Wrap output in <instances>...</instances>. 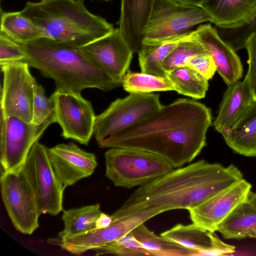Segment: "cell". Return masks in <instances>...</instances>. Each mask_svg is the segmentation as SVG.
<instances>
[{
  "mask_svg": "<svg viewBox=\"0 0 256 256\" xmlns=\"http://www.w3.org/2000/svg\"><path fill=\"white\" fill-rule=\"evenodd\" d=\"M210 110L194 100L178 98L98 142L100 148H126L154 154L174 168L192 162L206 145Z\"/></svg>",
  "mask_w": 256,
  "mask_h": 256,
  "instance_id": "1",
  "label": "cell"
},
{
  "mask_svg": "<svg viewBox=\"0 0 256 256\" xmlns=\"http://www.w3.org/2000/svg\"><path fill=\"white\" fill-rule=\"evenodd\" d=\"M242 178L233 164L225 167L201 160L140 186L111 216L118 219L150 211L188 210Z\"/></svg>",
  "mask_w": 256,
  "mask_h": 256,
  "instance_id": "2",
  "label": "cell"
},
{
  "mask_svg": "<svg viewBox=\"0 0 256 256\" xmlns=\"http://www.w3.org/2000/svg\"><path fill=\"white\" fill-rule=\"evenodd\" d=\"M20 44L26 55L23 61L54 80L56 90L80 93L96 88L106 92L122 85L94 64L80 47L45 37Z\"/></svg>",
  "mask_w": 256,
  "mask_h": 256,
  "instance_id": "3",
  "label": "cell"
},
{
  "mask_svg": "<svg viewBox=\"0 0 256 256\" xmlns=\"http://www.w3.org/2000/svg\"><path fill=\"white\" fill-rule=\"evenodd\" d=\"M20 12L42 30L44 37L78 47L114 29L104 18L89 12L83 0L28 2Z\"/></svg>",
  "mask_w": 256,
  "mask_h": 256,
  "instance_id": "4",
  "label": "cell"
},
{
  "mask_svg": "<svg viewBox=\"0 0 256 256\" xmlns=\"http://www.w3.org/2000/svg\"><path fill=\"white\" fill-rule=\"evenodd\" d=\"M104 158L106 177L116 186L126 188L141 186L174 168L160 156L139 149L112 148Z\"/></svg>",
  "mask_w": 256,
  "mask_h": 256,
  "instance_id": "5",
  "label": "cell"
},
{
  "mask_svg": "<svg viewBox=\"0 0 256 256\" xmlns=\"http://www.w3.org/2000/svg\"><path fill=\"white\" fill-rule=\"evenodd\" d=\"M206 22H212V18L200 6L176 0H156L142 43L160 42L188 33L194 26Z\"/></svg>",
  "mask_w": 256,
  "mask_h": 256,
  "instance_id": "6",
  "label": "cell"
},
{
  "mask_svg": "<svg viewBox=\"0 0 256 256\" xmlns=\"http://www.w3.org/2000/svg\"><path fill=\"white\" fill-rule=\"evenodd\" d=\"M41 214L55 216L62 210L65 188L52 166L48 148L38 142L30 150L22 167Z\"/></svg>",
  "mask_w": 256,
  "mask_h": 256,
  "instance_id": "7",
  "label": "cell"
},
{
  "mask_svg": "<svg viewBox=\"0 0 256 256\" xmlns=\"http://www.w3.org/2000/svg\"><path fill=\"white\" fill-rule=\"evenodd\" d=\"M162 106L160 96L152 92L130 93L116 100L96 116L94 134L97 142L135 124Z\"/></svg>",
  "mask_w": 256,
  "mask_h": 256,
  "instance_id": "8",
  "label": "cell"
},
{
  "mask_svg": "<svg viewBox=\"0 0 256 256\" xmlns=\"http://www.w3.org/2000/svg\"><path fill=\"white\" fill-rule=\"evenodd\" d=\"M2 202L15 228L26 234H32L39 226L41 214L32 189L22 168L1 172Z\"/></svg>",
  "mask_w": 256,
  "mask_h": 256,
  "instance_id": "9",
  "label": "cell"
},
{
  "mask_svg": "<svg viewBox=\"0 0 256 256\" xmlns=\"http://www.w3.org/2000/svg\"><path fill=\"white\" fill-rule=\"evenodd\" d=\"M54 122V117L38 126L17 117H4L0 114L1 172L22 168L33 145Z\"/></svg>",
  "mask_w": 256,
  "mask_h": 256,
  "instance_id": "10",
  "label": "cell"
},
{
  "mask_svg": "<svg viewBox=\"0 0 256 256\" xmlns=\"http://www.w3.org/2000/svg\"><path fill=\"white\" fill-rule=\"evenodd\" d=\"M3 74L0 114L32 122L34 91L38 84L24 61L0 64Z\"/></svg>",
  "mask_w": 256,
  "mask_h": 256,
  "instance_id": "11",
  "label": "cell"
},
{
  "mask_svg": "<svg viewBox=\"0 0 256 256\" xmlns=\"http://www.w3.org/2000/svg\"><path fill=\"white\" fill-rule=\"evenodd\" d=\"M52 96L55 105V122L61 126L62 136L88 145L94 134L96 116L90 102L80 93L56 90Z\"/></svg>",
  "mask_w": 256,
  "mask_h": 256,
  "instance_id": "12",
  "label": "cell"
},
{
  "mask_svg": "<svg viewBox=\"0 0 256 256\" xmlns=\"http://www.w3.org/2000/svg\"><path fill=\"white\" fill-rule=\"evenodd\" d=\"M158 214L156 212L151 211L112 219L110 224L106 228H95L85 234L66 238H54L48 240V242L79 256L118 240L139 224Z\"/></svg>",
  "mask_w": 256,
  "mask_h": 256,
  "instance_id": "13",
  "label": "cell"
},
{
  "mask_svg": "<svg viewBox=\"0 0 256 256\" xmlns=\"http://www.w3.org/2000/svg\"><path fill=\"white\" fill-rule=\"evenodd\" d=\"M80 48L94 64L122 84L134 53L119 28Z\"/></svg>",
  "mask_w": 256,
  "mask_h": 256,
  "instance_id": "14",
  "label": "cell"
},
{
  "mask_svg": "<svg viewBox=\"0 0 256 256\" xmlns=\"http://www.w3.org/2000/svg\"><path fill=\"white\" fill-rule=\"evenodd\" d=\"M252 185L242 178L198 206L188 210L192 222L215 232L221 223L241 203L246 201Z\"/></svg>",
  "mask_w": 256,
  "mask_h": 256,
  "instance_id": "15",
  "label": "cell"
},
{
  "mask_svg": "<svg viewBox=\"0 0 256 256\" xmlns=\"http://www.w3.org/2000/svg\"><path fill=\"white\" fill-rule=\"evenodd\" d=\"M48 156L57 177L65 188L92 175L97 166L94 154L72 142L48 148Z\"/></svg>",
  "mask_w": 256,
  "mask_h": 256,
  "instance_id": "16",
  "label": "cell"
},
{
  "mask_svg": "<svg viewBox=\"0 0 256 256\" xmlns=\"http://www.w3.org/2000/svg\"><path fill=\"white\" fill-rule=\"evenodd\" d=\"M198 39L212 56L216 71L229 86L242 77V65L240 58L220 36L216 28L210 24L200 25L195 30Z\"/></svg>",
  "mask_w": 256,
  "mask_h": 256,
  "instance_id": "17",
  "label": "cell"
},
{
  "mask_svg": "<svg viewBox=\"0 0 256 256\" xmlns=\"http://www.w3.org/2000/svg\"><path fill=\"white\" fill-rule=\"evenodd\" d=\"M160 236L184 247L196 250L198 256H222L235 252L236 247L222 241L214 232L193 223L178 224Z\"/></svg>",
  "mask_w": 256,
  "mask_h": 256,
  "instance_id": "18",
  "label": "cell"
},
{
  "mask_svg": "<svg viewBox=\"0 0 256 256\" xmlns=\"http://www.w3.org/2000/svg\"><path fill=\"white\" fill-rule=\"evenodd\" d=\"M156 0H121L119 28L132 51H140Z\"/></svg>",
  "mask_w": 256,
  "mask_h": 256,
  "instance_id": "19",
  "label": "cell"
},
{
  "mask_svg": "<svg viewBox=\"0 0 256 256\" xmlns=\"http://www.w3.org/2000/svg\"><path fill=\"white\" fill-rule=\"evenodd\" d=\"M254 100L246 79L228 86L214 122L216 131H226Z\"/></svg>",
  "mask_w": 256,
  "mask_h": 256,
  "instance_id": "20",
  "label": "cell"
},
{
  "mask_svg": "<svg viewBox=\"0 0 256 256\" xmlns=\"http://www.w3.org/2000/svg\"><path fill=\"white\" fill-rule=\"evenodd\" d=\"M235 152L246 156H256V100L226 131L222 134Z\"/></svg>",
  "mask_w": 256,
  "mask_h": 256,
  "instance_id": "21",
  "label": "cell"
},
{
  "mask_svg": "<svg viewBox=\"0 0 256 256\" xmlns=\"http://www.w3.org/2000/svg\"><path fill=\"white\" fill-rule=\"evenodd\" d=\"M200 7L216 26L232 28L249 18L256 11V0H206Z\"/></svg>",
  "mask_w": 256,
  "mask_h": 256,
  "instance_id": "22",
  "label": "cell"
},
{
  "mask_svg": "<svg viewBox=\"0 0 256 256\" xmlns=\"http://www.w3.org/2000/svg\"><path fill=\"white\" fill-rule=\"evenodd\" d=\"M226 239L256 238V206L248 200L240 204L218 228Z\"/></svg>",
  "mask_w": 256,
  "mask_h": 256,
  "instance_id": "23",
  "label": "cell"
},
{
  "mask_svg": "<svg viewBox=\"0 0 256 256\" xmlns=\"http://www.w3.org/2000/svg\"><path fill=\"white\" fill-rule=\"evenodd\" d=\"M192 31L160 42L142 43L138 52L141 72L166 77L162 68L164 60L180 41L190 35Z\"/></svg>",
  "mask_w": 256,
  "mask_h": 256,
  "instance_id": "24",
  "label": "cell"
},
{
  "mask_svg": "<svg viewBox=\"0 0 256 256\" xmlns=\"http://www.w3.org/2000/svg\"><path fill=\"white\" fill-rule=\"evenodd\" d=\"M144 248L154 256H198V252L158 236L142 223L131 232Z\"/></svg>",
  "mask_w": 256,
  "mask_h": 256,
  "instance_id": "25",
  "label": "cell"
},
{
  "mask_svg": "<svg viewBox=\"0 0 256 256\" xmlns=\"http://www.w3.org/2000/svg\"><path fill=\"white\" fill-rule=\"evenodd\" d=\"M102 212L98 204L63 210L64 229L56 238H71L95 229L96 222Z\"/></svg>",
  "mask_w": 256,
  "mask_h": 256,
  "instance_id": "26",
  "label": "cell"
},
{
  "mask_svg": "<svg viewBox=\"0 0 256 256\" xmlns=\"http://www.w3.org/2000/svg\"><path fill=\"white\" fill-rule=\"evenodd\" d=\"M0 32L20 44L44 37L42 30L20 12H3L2 10Z\"/></svg>",
  "mask_w": 256,
  "mask_h": 256,
  "instance_id": "27",
  "label": "cell"
},
{
  "mask_svg": "<svg viewBox=\"0 0 256 256\" xmlns=\"http://www.w3.org/2000/svg\"><path fill=\"white\" fill-rule=\"evenodd\" d=\"M174 90L179 94L198 100L204 98L208 90V80L188 66L166 72Z\"/></svg>",
  "mask_w": 256,
  "mask_h": 256,
  "instance_id": "28",
  "label": "cell"
},
{
  "mask_svg": "<svg viewBox=\"0 0 256 256\" xmlns=\"http://www.w3.org/2000/svg\"><path fill=\"white\" fill-rule=\"evenodd\" d=\"M124 89L130 93L147 94L154 92L174 90L166 77L128 70L122 79Z\"/></svg>",
  "mask_w": 256,
  "mask_h": 256,
  "instance_id": "29",
  "label": "cell"
},
{
  "mask_svg": "<svg viewBox=\"0 0 256 256\" xmlns=\"http://www.w3.org/2000/svg\"><path fill=\"white\" fill-rule=\"evenodd\" d=\"M208 53L204 45L198 39L196 31L180 41L164 60L162 68L165 72L176 68L186 66L188 61L194 56Z\"/></svg>",
  "mask_w": 256,
  "mask_h": 256,
  "instance_id": "30",
  "label": "cell"
},
{
  "mask_svg": "<svg viewBox=\"0 0 256 256\" xmlns=\"http://www.w3.org/2000/svg\"><path fill=\"white\" fill-rule=\"evenodd\" d=\"M220 38L234 50L246 48L248 37L256 32V11L246 20L232 28H216Z\"/></svg>",
  "mask_w": 256,
  "mask_h": 256,
  "instance_id": "31",
  "label": "cell"
},
{
  "mask_svg": "<svg viewBox=\"0 0 256 256\" xmlns=\"http://www.w3.org/2000/svg\"><path fill=\"white\" fill-rule=\"evenodd\" d=\"M94 250L96 252V256L106 254L120 256H151L130 232Z\"/></svg>",
  "mask_w": 256,
  "mask_h": 256,
  "instance_id": "32",
  "label": "cell"
},
{
  "mask_svg": "<svg viewBox=\"0 0 256 256\" xmlns=\"http://www.w3.org/2000/svg\"><path fill=\"white\" fill-rule=\"evenodd\" d=\"M55 105L52 96H46L43 87L37 84L34 91L32 122L42 125L54 117Z\"/></svg>",
  "mask_w": 256,
  "mask_h": 256,
  "instance_id": "33",
  "label": "cell"
},
{
  "mask_svg": "<svg viewBox=\"0 0 256 256\" xmlns=\"http://www.w3.org/2000/svg\"><path fill=\"white\" fill-rule=\"evenodd\" d=\"M26 53L22 44L0 32V64L23 61Z\"/></svg>",
  "mask_w": 256,
  "mask_h": 256,
  "instance_id": "34",
  "label": "cell"
},
{
  "mask_svg": "<svg viewBox=\"0 0 256 256\" xmlns=\"http://www.w3.org/2000/svg\"><path fill=\"white\" fill-rule=\"evenodd\" d=\"M246 48L248 56V69L244 79L247 81L254 98L256 100V32L252 34L248 37Z\"/></svg>",
  "mask_w": 256,
  "mask_h": 256,
  "instance_id": "35",
  "label": "cell"
},
{
  "mask_svg": "<svg viewBox=\"0 0 256 256\" xmlns=\"http://www.w3.org/2000/svg\"><path fill=\"white\" fill-rule=\"evenodd\" d=\"M186 66L194 70L208 80L212 78L216 71V65L209 53L194 56L188 61Z\"/></svg>",
  "mask_w": 256,
  "mask_h": 256,
  "instance_id": "36",
  "label": "cell"
},
{
  "mask_svg": "<svg viewBox=\"0 0 256 256\" xmlns=\"http://www.w3.org/2000/svg\"><path fill=\"white\" fill-rule=\"evenodd\" d=\"M112 222V216L102 212L96 222V228H106Z\"/></svg>",
  "mask_w": 256,
  "mask_h": 256,
  "instance_id": "37",
  "label": "cell"
},
{
  "mask_svg": "<svg viewBox=\"0 0 256 256\" xmlns=\"http://www.w3.org/2000/svg\"><path fill=\"white\" fill-rule=\"evenodd\" d=\"M180 2L194 6H200L206 0H176Z\"/></svg>",
  "mask_w": 256,
  "mask_h": 256,
  "instance_id": "38",
  "label": "cell"
},
{
  "mask_svg": "<svg viewBox=\"0 0 256 256\" xmlns=\"http://www.w3.org/2000/svg\"><path fill=\"white\" fill-rule=\"evenodd\" d=\"M247 200L256 206V193L250 192L248 194Z\"/></svg>",
  "mask_w": 256,
  "mask_h": 256,
  "instance_id": "39",
  "label": "cell"
},
{
  "mask_svg": "<svg viewBox=\"0 0 256 256\" xmlns=\"http://www.w3.org/2000/svg\"><path fill=\"white\" fill-rule=\"evenodd\" d=\"M43 0H40V1H43Z\"/></svg>",
  "mask_w": 256,
  "mask_h": 256,
  "instance_id": "40",
  "label": "cell"
},
{
  "mask_svg": "<svg viewBox=\"0 0 256 256\" xmlns=\"http://www.w3.org/2000/svg\"><path fill=\"white\" fill-rule=\"evenodd\" d=\"M106 0V1H108V0Z\"/></svg>",
  "mask_w": 256,
  "mask_h": 256,
  "instance_id": "41",
  "label": "cell"
}]
</instances>
